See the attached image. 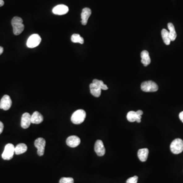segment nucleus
Returning a JSON list of instances; mask_svg holds the SVG:
<instances>
[{
  "instance_id": "39448f33",
  "label": "nucleus",
  "mask_w": 183,
  "mask_h": 183,
  "mask_svg": "<svg viewBox=\"0 0 183 183\" xmlns=\"http://www.w3.org/2000/svg\"><path fill=\"white\" fill-rule=\"evenodd\" d=\"M15 153V147L12 143H8L5 147L2 157L4 160H10L13 158Z\"/></svg>"
},
{
  "instance_id": "393cba45",
  "label": "nucleus",
  "mask_w": 183,
  "mask_h": 183,
  "mask_svg": "<svg viewBox=\"0 0 183 183\" xmlns=\"http://www.w3.org/2000/svg\"><path fill=\"white\" fill-rule=\"evenodd\" d=\"M138 177L136 176H134L133 177H130L128 179L126 183H137Z\"/></svg>"
},
{
  "instance_id": "aec40b11",
  "label": "nucleus",
  "mask_w": 183,
  "mask_h": 183,
  "mask_svg": "<svg viewBox=\"0 0 183 183\" xmlns=\"http://www.w3.org/2000/svg\"><path fill=\"white\" fill-rule=\"evenodd\" d=\"M27 146L24 143H19L15 147V154L16 155L22 154L27 151Z\"/></svg>"
},
{
  "instance_id": "2eb2a0df",
  "label": "nucleus",
  "mask_w": 183,
  "mask_h": 183,
  "mask_svg": "<svg viewBox=\"0 0 183 183\" xmlns=\"http://www.w3.org/2000/svg\"><path fill=\"white\" fill-rule=\"evenodd\" d=\"M43 117L38 112H35L31 116V123L39 124L43 122Z\"/></svg>"
},
{
  "instance_id": "cd10ccee",
  "label": "nucleus",
  "mask_w": 183,
  "mask_h": 183,
  "mask_svg": "<svg viewBox=\"0 0 183 183\" xmlns=\"http://www.w3.org/2000/svg\"><path fill=\"white\" fill-rule=\"evenodd\" d=\"M179 117H180L181 121L183 123V112H181L179 114Z\"/></svg>"
},
{
  "instance_id": "bb28decb",
  "label": "nucleus",
  "mask_w": 183,
  "mask_h": 183,
  "mask_svg": "<svg viewBox=\"0 0 183 183\" xmlns=\"http://www.w3.org/2000/svg\"><path fill=\"white\" fill-rule=\"evenodd\" d=\"M136 114L138 116H142L143 114V112L141 110H137V112H136Z\"/></svg>"
},
{
  "instance_id": "c85d7f7f",
  "label": "nucleus",
  "mask_w": 183,
  "mask_h": 183,
  "mask_svg": "<svg viewBox=\"0 0 183 183\" xmlns=\"http://www.w3.org/2000/svg\"><path fill=\"white\" fill-rule=\"evenodd\" d=\"M4 5V2L3 0H0V7L3 6Z\"/></svg>"
},
{
  "instance_id": "a211bd4d",
  "label": "nucleus",
  "mask_w": 183,
  "mask_h": 183,
  "mask_svg": "<svg viewBox=\"0 0 183 183\" xmlns=\"http://www.w3.org/2000/svg\"><path fill=\"white\" fill-rule=\"evenodd\" d=\"M141 57H142V63L145 66H147L151 63V58L149 55V52L147 50H143L141 53L140 54Z\"/></svg>"
},
{
  "instance_id": "7ed1b4c3",
  "label": "nucleus",
  "mask_w": 183,
  "mask_h": 183,
  "mask_svg": "<svg viewBox=\"0 0 183 183\" xmlns=\"http://www.w3.org/2000/svg\"><path fill=\"white\" fill-rule=\"evenodd\" d=\"M170 150L174 154H179L183 151V140L176 138L172 142L170 146Z\"/></svg>"
},
{
  "instance_id": "6ab92c4d",
  "label": "nucleus",
  "mask_w": 183,
  "mask_h": 183,
  "mask_svg": "<svg viewBox=\"0 0 183 183\" xmlns=\"http://www.w3.org/2000/svg\"><path fill=\"white\" fill-rule=\"evenodd\" d=\"M168 28L169 30V36L170 38V40L172 41H173L176 40V38H177V33H176V30H175V27L173 26V24L172 23H168Z\"/></svg>"
},
{
  "instance_id": "20e7f679",
  "label": "nucleus",
  "mask_w": 183,
  "mask_h": 183,
  "mask_svg": "<svg viewBox=\"0 0 183 183\" xmlns=\"http://www.w3.org/2000/svg\"><path fill=\"white\" fill-rule=\"evenodd\" d=\"M141 89L145 92H154L157 91L158 86L157 83L152 80L145 81L141 84Z\"/></svg>"
},
{
  "instance_id": "412c9836",
  "label": "nucleus",
  "mask_w": 183,
  "mask_h": 183,
  "mask_svg": "<svg viewBox=\"0 0 183 183\" xmlns=\"http://www.w3.org/2000/svg\"><path fill=\"white\" fill-rule=\"evenodd\" d=\"M161 36L165 44L167 45H170L171 40L169 36V32L167 30L164 29L162 30Z\"/></svg>"
},
{
  "instance_id": "9d476101",
  "label": "nucleus",
  "mask_w": 183,
  "mask_h": 183,
  "mask_svg": "<svg viewBox=\"0 0 183 183\" xmlns=\"http://www.w3.org/2000/svg\"><path fill=\"white\" fill-rule=\"evenodd\" d=\"M69 11V8L65 5H59L55 6L53 9V14L58 15H66Z\"/></svg>"
},
{
  "instance_id": "c756f323",
  "label": "nucleus",
  "mask_w": 183,
  "mask_h": 183,
  "mask_svg": "<svg viewBox=\"0 0 183 183\" xmlns=\"http://www.w3.org/2000/svg\"><path fill=\"white\" fill-rule=\"evenodd\" d=\"M3 51H4V49H3V47H2V46H0V55H1L2 53H3Z\"/></svg>"
},
{
  "instance_id": "ddd939ff",
  "label": "nucleus",
  "mask_w": 183,
  "mask_h": 183,
  "mask_svg": "<svg viewBox=\"0 0 183 183\" xmlns=\"http://www.w3.org/2000/svg\"><path fill=\"white\" fill-rule=\"evenodd\" d=\"M92 14L91 10L89 8H84L82 10V14H81V18H82V23L83 25H86L87 24L88 19L90 16Z\"/></svg>"
},
{
  "instance_id": "b1692460",
  "label": "nucleus",
  "mask_w": 183,
  "mask_h": 183,
  "mask_svg": "<svg viewBox=\"0 0 183 183\" xmlns=\"http://www.w3.org/2000/svg\"><path fill=\"white\" fill-rule=\"evenodd\" d=\"M59 183H74V180L72 177H62Z\"/></svg>"
},
{
  "instance_id": "f03ea898",
  "label": "nucleus",
  "mask_w": 183,
  "mask_h": 183,
  "mask_svg": "<svg viewBox=\"0 0 183 183\" xmlns=\"http://www.w3.org/2000/svg\"><path fill=\"white\" fill-rule=\"evenodd\" d=\"M86 117V112L83 109H79L72 114L71 117V121L74 124H80L84 122Z\"/></svg>"
},
{
  "instance_id": "423d86ee",
  "label": "nucleus",
  "mask_w": 183,
  "mask_h": 183,
  "mask_svg": "<svg viewBox=\"0 0 183 183\" xmlns=\"http://www.w3.org/2000/svg\"><path fill=\"white\" fill-rule=\"evenodd\" d=\"M41 42V38L38 34H34L29 37L27 42V46L29 48L33 49L38 46Z\"/></svg>"
},
{
  "instance_id": "a878e982",
  "label": "nucleus",
  "mask_w": 183,
  "mask_h": 183,
  "mask_svg": "<svg viewBox=\"0 0 183 183\" xmlns=\"http://www.w3.org/2000/svg\"><path fill=\"white\" fill-rule=\"evenodd\" d=\"M3 129H4V124L2 122L0 121V134L2 133Z\"/></svg>"
},
{
  "instance_id": "4468645a",
  "label": "nucleus",
  "mask_w": 183,
  "mask_h": 183,
  "mask_svg": "<svg viewBox=\"0 0 183 183\" xmlns=\"http://www.w3.org/2000/svg\"><path fill=\"white\" fill-rule=\"evenodd\" d=\"M127 120L130 122H134L136 121L137 123H140L142 116H138L136 114V112L130 111L127 114Z\"/></svg>"
},
{
  "instance_id": "1a4fd4ad",
  "label": "nucleus",
  "mask_w": 183,
  "mask_h": 183,
  "mask_svg": "<svg viewBox=\"0 0 183 183\" xmlns=\"http://www.w3.org/2000/svg\"><path fill=\"white\" fill-rule=\"evenodd\" d=\"M95 151L98 156H103L105 153V149L102 140H97L95 144Z\"/></svg>"
},
{
  "instance_id": "f257e3e1",
  "label": "nucleus",
  "mask_w": 183,
  "mask_h": 183,
  "mask_svg": "<svg viewBox=\"0 0 183 183\" xmlns=\"http://www.w3.org/2000/svg\"><path fill=\"white\" fill-rule=\"evenodd\" d=\"M11 24L13 27V33L15 35L20 34L24 30V24H23V19L20 17L17 16L13 17L12 19Z\"/></svg>"
},
{
  "instance_id": "f3484780",
  "label": "nucleus",
  "mask_w": 183,
  "mask_h": 183,
  "mask_svg": "<svg viewBox=\"0 0 183 183\" xmlns=\"http://www.w3.org/2000/svg\"><path fill=\"white\" fill-rule=\"evenodd\" d=\"M90 92L93 96L95 97H99L101 94V89L99 87H98L96 84L92 83L90 84Z\"/></svg>"
},
{
  "instance_id": "4be33fe9",
  "label": "nucleus",
  "mask_w": 183,
  "mask_h": 183,
  "mask_svg": "<svg viewBox=\"0 0 183 183\" xmlns=\"http://www.w3.org/2000/svg\"><path fill=\"white\" fill-rule=\"evenodd\" d=\"M71 39L73 43H79L82 45L84 43V39L80 35L78 34H74L72 35Z\"/></svg>"
},
{
  "instance_id": "6e6552de",
  "label": "nucleus",
  "mask_w": 183,
  "mask_h": 183,
  "mask_svg": "<svg viewBox=\"0 0 183 183\" xmlns=\"http://www.w3.org/2000/svg\"><path fill=\"white\" fill-rule=\"evenodd\" d=\"M12 105V100L10 96L5 95L3 96L0 101V109L3 110H8Z\"/></svg>"
},
{
  "instance_id": "9b49d317",
  "label": "nucleus",
  "mask_w": 183,
  "mask_h": 183,
  "mask_svg": "<svg viewBox=\"0 0 183 183\" xmlns=\"http://www.w3.org/2000/svg\"><path fill=\"white\" fill-rule=\"evenodd\" d=\"M67 145L71 147H75L80 143V139L76 135H71L66 140Z\"/></svg>"
},
{
  "instance_id": "f8f14e48",
  "label": "nucleus",
  "mask_w": 183,
  "mask_h": 183,
  "mask_svg": "<svg viewBox=\"0 0 183 183\" xmlns=\"http://www.w3.org/2000/svg\"><path fill=\"white\" fill-rule=\"evenodd\" d=\"M31 123V116L28 113L23 114L21 120V126L23 129H27Z\"/></svg>"
},
{
  "instance_id": "0eeeda50",
  "label": "nucleus",
  "mask_w": 183,
  "mask_h": 183,
  "mask_svg": "<svg viewBox=\"0 0 183 183\" xmlns=\"http://www.w3.org/2000/svg\"><path fill=\"white\" fill-rule=\"evenodd\" d=\"M35 146L37 149V154L39 156H43L45 154L46 142L45 139L41 137L38 138L35 141Z\"/></svg>"
},
{
  "instance_id": "dca6fc26",
  "label": "nucleus",
  "mask_w": 183,
  "mask_h": 183,
  "mask_svg": "<svg viewBox=\"0 0 183 183\" xmlns=\"http://www.w3.org/2000/svg\"><path fill=\"white\" fill-rule=\"evenodd\" d=\"M149 153V150L147 148L140 149L138 151L137 156L141 161L145 162L147 160Z\"/></svg>"
},
{
  "instance_id": "5701e85b",
  "label": "nucleus",
  "mask_w": 183,
  "mask_h": 183,
  "mask_svg": "<svg viewBox=\"0 0 183 183\" xmlns=\"http://www.w3.org/2000/svg\"><path fill=\"white\" fill-rule=\"evenodd\" d=\"M93 83L96 84L98 87H99L100 89L103 90H108V87L106 84H105L102 80H98V79H94L93 80Z\"/></svg>"
}]
</instances>
